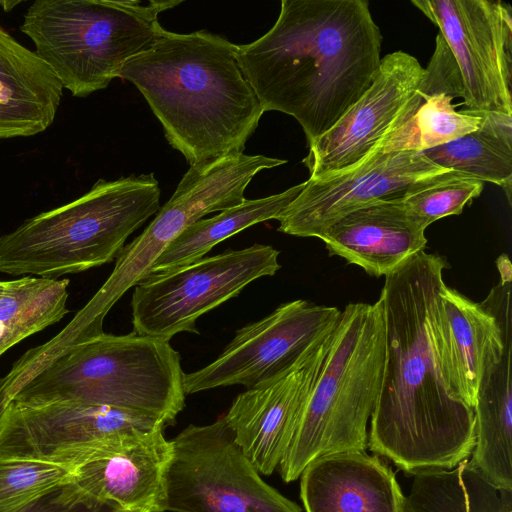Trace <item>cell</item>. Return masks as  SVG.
Masks as SVG:
<instances>
[{"label":"cell","mask_w":512,"mask_h":512,"mask_svg":"<svg viewBox=\"0 0 512 512\" xmlns=\"http://www.w3.org/2000/svg\"><path fill=\"white\" fill-rule=\"evenodd\" d=\"M445 257L420 251L385 276L382 384L367 447L408 474L450 470L475 445L474 409L451 389L438 334Z\"/></svg>","instance_id":"cell-1"},{"label":"cell","mask_w":512,"mask_h":512,"mask_svg":"<svg viewBox=\"0 0 512 512\" xmlns=\"http://www.w3.org/2000/svg\"><path fill=\"white\" fill-rule=\"evenodd\" d=\"M381 43L366 0H282L272 28L237 46V61L264 112L294 117L310 145L370 88Z\"/></svg>","instance_id":"cell-2"},{"label":"cell","mask_w":512,"mask_h":512,"mask_svg":"<svg viewBox=\"0 0 512 512\" xmlns=\"http://www.w3.org/2000/svg\"><path fill=\"white\" fill-rule=\"evenodd\" d=\"M237 46L206 30L182 34L161 26L151 46L118 73L140 91L190 166L243 153L264 113Z\"/></svg>","instance_id":"cell-3"},{"label":"cell","mask_w":512,"mask_h":512,"mask_svg":"<svg viewBox=\"0 0 512 512\" xmlns=\"http://www.w3.org/2000/svg\"><path fill=\"white\" fill-rule=\"evenodd\" d=\"M382 300L349 303L341 311L319 374L279 464L284 482L298 479L314 459L365 451L385 362Z\"/></svg>","instance_id":"cell-4"},{"label":"cell","mask_w":512,"mask_h":512,"mask_svg":"<svg viewBox=\"0 0 512 512\" xmlns=\"http://www.w3.org/2000/svg\"><path fill=\"white\" fill-rule=\"evenodd\" d=\"M159 208L153 173L99 179L82 196L0 236V273L56 279L109 263Z\"/></svg>","instance_id":"cell-5"},{"label":"cell","mask_w":512,"mask_h":512,"mask_svg":"<svg viewBox=\"0 0 512 512\" xmlns=\"http://www.w3.org/2000/svg\"><path fill=\"white\" fill-rule=\"evenodd\" d=\"M184 376L181 356L169 339L103 332L63 352L11 402L103 406L171 423L185 406Z\"/></svg>","instance_id":"cell-6"},{"label":"cell","mask_w":512,"mask_h":512,"mask_svg":"<svg viewBox=\"0 0 512 512\" xmlns=\"http://www.w3.org/2000/svg\"><path fill=\"white\" fill-rule=\"evenodd\" d=\"M179 0H37L21 31L63 89L86 97L105 89L123 65L147 50L159 15Z\"/></svg>","instance_id":"cell-7"},{"label":"cell","mask_w":512,"mask_h":512,"mask_svg":"<svg viewBox=\"0 0 512 512\" xmlns=\"http://www.w3.org/2000/svg\"><path fill=\"white\" fill-rule=\"evenodd\" d=\"M284 163L283 159L237 153L190 166L155 218L120 251L104 284L63 329L67 340L77 344L102 334L109 310L147 277L156 259L184 229L209 213L241 204L257 173Z\"/></svg>","instance_id":"cell-8"},{"label":"cell","mask_w":512,"mask_h":512,"mask_svg":"<svg viewBox=\"0 0 512 512\" xmlns=\"http://www.w3.org/2000/svg\"><path fill=\"white\" fill-rule=\"evenodd\" d=\"M171 443L163 512H302L261 478L224 416L190 424Z\"/></svg>","instance_id":"cell-9"},{"label":"cell","mask_w":512,"mask_h":512,"mask_svg":"<svg viewBox=\"0 0 512 512\" xmlns=\"http://www.w3.org/2000/svg\"><path fill=\"white\" fill-rule=\"evenodd\" d=\"M279 254L272 246L254 244L148 276L132 294L133 332L169 340L181 332L198 334L200 316L236 297L254 280L273 276L281 268Z\"/></svg>","instance_id":"cell-10"},{"label":"cell","mask_w":512,"mask_h":512,"mask_svg":"<svg viewBox=\"0 0 512 512\" xmlns=\"http://www.w3.org/2000/svg\"><path fill=\"white\" fill-rule=\"evenodd\" d=\"M340 315L337 307L303 299L281 304L236 331L212 363L185 374V394L231 385L249 389L285 374L332 332Z\"/></svg>","instance_id":"cell-11"},{"label":"cell","mask_w":512,"mask_h":512,"mask_svg":"<svg viewBox=\"0 0 512 512\" xmlns=\"http://www.w3.org/2000/svg\"><path fill=\"white\" fill-rule=\"evenodd\" d=\"M457 177L469 176L438 166L422 152L367 155L349 168L305 181L300 194L276 219L278 231L320 238L336 220L362 205L403 199Z\"/></svg>","instance_id":"cell-12"},{"label":"cell","mask_w":512,"mask_h":512,"mask_svg":"<svg viewBox=\"0 0 512 512\" xmlns=\"http://www.w3.org/2000/svg\"><path fill=\"white\" fill-rule=\"evenodd\" d=\"M167 424L157 416L103 406L11 402L0 417V457L40 460L73 470L123 435Z\"/></svg>","instance_id":"cell-13"},{"label":"cell","mask_w":512,"mask_h":512,"mask_svg":"<svg viewBox=\"0 0 512 512\" xmlns=\"http://www.w3.org/2000/svg\"><path fill=\"white\" fill-rule=\"evenodd\" d=\"M457 63L465 110L512 116V8L496 0H412Z\"/></svg>","instance_id":"cell-14"},{"label":"cell","mask_w":512,"mask_h":512,"mask_svg":"<svg viewBox=\"0 0 512 512\" xmlns=\"http://www.w3.org/2000/svg\"><path fill=\"white\" fill-rule=\"evenodd\" d=\"M424 68L412 55L396 51L381 59L370 88L309 146L302 163L310 179L349 168L410 119L420 103Z\"/></svg>","instance_id":"cell-15"},{"label":"cell","mask_w":512,"mask_h":512,"mask_svg":"<svg viewBox=\"0 0 512 512\" xmlns=\"http://www.w3.org/2000/svg\"><path fill=\"white\" fill-rule=\"evenodd\" d=\"M331 334L285 374L240 393L224 415L236 444L260 474L270 475L279 466L321 369Z\"/></svg>","instance_id":"cell-16"},{"label":"cell","mask_w":512,"mask_h":512,"mask_svg":"<svg viewBox=\"0 0 512 512\" xmlns=\"http://www.w3.org/2000/svg\"><path fill=\"white\" fill-rule=\"evenodd\" d=\"M171 455L163 429L123 435L74 468L70 483L125 511L163 512Z\"/></svg>","instance_id":"cell-17"},{"label":"cell","mask_w":512,"mask_h":512,"mask_svg":"<svg viewBox=\"0 0 512 512\" xmlns=\"http://www.w3.org/2000/svg\"><path fill=\"white\" fill-rule=\"evenodd\" d=\"M300 477L306 512H407L394 472L379 456L365 451L318 457Z\"/></svg>","instance_id":"cell-18"},{"label":"cell","mask_w":512,"mask_h":512,"mask_svg":"<svg viewBox=\"0 0 512 512\" xmlns=\"http://www.w3.org/2000/svg\"><path fill=\"white\" fill-rule=\"evenodd\" d=\"M403 199L380 200L345 214L321 235L330 256H339L375 277L386 276L425 250V230L408 216Z\"/></svg>","instance_id":"cell-19"},{"label":"cell","mask_w":512,"mask_h":512,"mask_svg":"<svg viewBox=\"0 0 512 512\" xmlns=\"http://www.w3.org/2000/svg\"><path fill=\"white\" fill-rule=\"evenodd\" d=\"M501 326L484 358L468 464L494 486L512 491V319Z\"/></svg>","instance_id":"cell-20"},{"label":"cell","mask_w":512,"mask_h":512,"mask_svg":"<svg viewBox=\"0 0 512 512\" xmlns=\"http://www.w3.org/2000/svg\"><path fill=\"white\" fill-rule=\"evenodd\" d=\"M418 90L421 99L414 115L367 155L422 152L473 132L483 124L485 112L456 111L459 104L453 100L464 97L462 79L451 50L439 33Z\"/></svg>","instance_id":"cell-21"},{"label":"cell","mask_w":512,"mask_h":512,"mask_svg":"<svg viewBox=\"0 0 512 512\" xmlns=\"http://www.w3.org/2000/svg\"><path fill=\"white\" fill-rule=\"evenodd\" d=\"M62 93L49 67L0 25V139L47 130Z\"/></svg>","instance_id":"cell-22"},{"label":"cell","mask_w":512,"mask_h":512,"mask_svg":"<svg viewBox=\"0 0 512 512\" xmlns=\"http://www.w3.org/2000/svg\"><path fill=\"white\" fill-rule=\"evenodd\" d=\"M438 297L442 367L453 392L474 408L485 354L499 325L481 302L472 301L444 282Z\"/></svg>","instance_id":"cell-23"},{"label":"cell","mask_w":512,"mask_h":512,"mask_svg":"<svg viewBox=\"0 0 512 512\" xmlns=\"http://www.w3.org/2000/svg\"><path fill=\"white\" fill-rule=\"evenodd\" d=\"M303 187L304 182L278 194L246 199L211 218L197 220L168 245L151 266L147 277L193 263L205 257L215 245L240 231L260 222L277 219Z\"/></svg>","instance_id":"cell-24"},{"label":"cell","mask_w":512,"mask_h":512,"mask_svg":"<svg viewBox=\"0 0 512 512\" xmlns=\"http://www.w3.org/2000/svg\"><path fill=\"white\" fill-rule=\"evenodd\" d=\"M422 154L440 167L501 186L511 204L512 116L486 113L477 130Z\"/></svg>","instance_id":"cell-25"},{"label":"cell","mask_w":512,"mask_h":512,"mask_svg":"<svg viewBox=\"0 0 512 512\" xmlns=\"http://www.w3.org/2000/svg\"><path fill=\"white\" fill-rule=\"evenodd\" d=\"M407 512H512V491L494 486L464 460L413 474Z\"/></svg>","instance_id":"cell-26"},{"label":"cell","mask_w":512,"mask_h":512,"mask_svg":"<svg viewBox=\"0 0 512 512\" xmlns=\"http://www.w3.org/2000/svg\"><path fill=\"white\" fill-rule=\"evenodd\" d=\"M71 477V469L53 463L0 457V512H21Z\"/></svg>","instance_id":"cell-27"},{"label":"cell","mask_w":512,"mask_h":512,"mask_svg":"<svg viewBox=\"0 0 512 512\" xmlns=\"http://www.w3.org/2000/svg\"><path fill=\"white\" fill-rule=\"evenodd\" d=\"M484 182L472 177H457L426 186L403 198L411 220L421 229L450 215H459L477 198Z\"/></svg>","instance_id":"cell-28"},{"label":"cell","mask_w":512,"mask_h":512,"mask_svg":"<svg viewBox=\"0 0 512 512\" xmlns=\"http://www.w3.org/2000/svg\"><path fill=\"white\" fill-rule=\"evenodd\" d=\"M69 279H51L22 311L0 319V356L23 339L60 321L67 308Z\"/></svg>","instance_id":"cell-29"},{"label":"cell","mask_w":512,"mask_h":512,"mask_svg":"<svg viewBox=\"0 0 512 512\" xmlns=\"http://www.w3.org/2000/svg\"><path fill=\"white\" fill-rule=\"evenodd\" d=\"M112 504L91 498L68 483L43 496L21 512H123Z\"/></svg>","instance_id":"cell-30"},{"label":"cell","mask_w":512,"mask_h":512,"mask_svg":"<svg viewBox=\"0 0 512 512\" xmlns=\"http://www.w3.org/2000/svg\"><path fill=\"white\" fill-rule=\"evenodd\" d=\"M6 285H7V281H0V296L4 292Z\"/></svg>","instance_id":"cell-31"},{"label":"cell","mask_w":512,"mask_h":512,"mask_svg":"<svg viewBox=\"0 0 512 512\" xmlns=\"http://www.w3.org/2000/svg\"><path fill=\"white\" fill-rule=\"evenodd\" d=\"M123 512H145V511H123Z\"/></svg>","instance_id":"cell-32"}]
</instances>
